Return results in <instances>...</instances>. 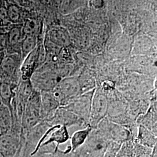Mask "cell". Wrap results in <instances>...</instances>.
<instances>
[{"label":"cell","instance_id":"obj_1","mask_svg":"<svg viewBox=\"0 0 157 157\" xmlns=\"http://www.w3.org/2000/svg\"><path fill=\"white\" fill-rule=\"evenodd\" d=\"M136 124H121L113 122L107 117L103 119L95 129L108 141L123 143L135 139L137 135L135 132Z\"/></svg>","mask_w":157,"mask_h":157},{"label":"cell","instance_id":"obj_2","mask_svg":"<svg viewBox=\"0 0 157 157\" xmlns=\"http://www.w3.org/2000/svg\"><path fill=\"white\" fill-rule=\"evenodd\" d=\"M109 142L97 129H93L84 143L71 152L76 157H101Z\"/></svg>","mask_w":157,"mask_h":157},{"label":"cell","instance_id":"obj_3","mask_svg":"<svg viewBox=\"0 0 157 157\" xmlns=\"http://www.w3.org/2000/svg\"><path fill=\"white\" fill-rule=\"evenodd\" d=\"M41 121L40 93L33 89L23 113L21 132L28 130Z\"/></svg>","mask_w":157,"mask_h":157},{"label":"cell","instance_id":"obj_4","mask_svg":"<svg viewBox=\"0 0 157 157\" xmlns=\"http://www.w3.org/2000/svg\"><path fill=\"white\" fill-rule=\"evenodd\" d=\"M62 78L58 70L50 67L37 70L30 80L34 90L41 92L52 91Z\"/></svg>","mask_w":157,"mask_h":157},{"label":"cell","instance_id":"obj_5","mask_svg":"<svg viewBox=\"0 0 157 157\" xmlns=\"http://www.w3.org/2000/svg\"><path fill=\"white\" fill-rule=\"evenodd\" d=\"M51 91L59 102L61 106L66 105L82 94L78 79L72 76L62 78Z\"/></svg>","mask_w":157,"mask_h":157},{"label":"cell","instance_id":"obj_6","mask_svg":"<svg viewBox=\"0 0 157 157\" xmlns=\"http://www.w3.org/2000/svg\"><path fill=\"white\" fill-rule=\"evenodd\" d=\"M109 105L108 96L101 89L95 88L92 97L89 125L95 129L101 121L107 117Z\"/></svg>","mask_w":157,"mask_h":157},{"label":"cell","instance_id":"obj_7","mask_svg":"<svg viewBox=\"0 0 157 157\" xmlns=\"http://www.w3.org/2000/svg\"><path fill=\"white\" fill-rule=\"evenodd\" d=\"M95 89L78 95L66 105L61 107L73 112L89 124L91 100Z\"/></svg>","mask_w":157,"mask_h":157},{"label":"cell","instance_id":"obj_8","mask_svg":"<svg viewBox=\"0 0 157 157\" xmlns=\"http://www.w3.org/2000/svg\"><path fill=\"white\" fill-rule=\"evenodd\" d=\"M46 122L51 126L59 125L67 128L76 126L84 128L89 125L78 116L63 107H59L53 116Z\"/></svg>","mask_w":157,"mask_h":157},{"label":"cell","instance_id":"obj_9","mask_svg":"<svg viewBox=\"0 0 157 157\" xmlns=\"http://www.w3.org/2000/svg\"><path fill=\"white\" fill-rule=\"evenodd\" d=\"M21 132L11 129L0 134V154L3 157H15L20 144Z\"/></svg>","mask_w":157,"mask_h":157},{"label":"cell","instance_id":"obj_10","mask_svg":"<svg viewBox=\"0 0 157 157\" xmlns=\"http://www.w3.org/2000/svg\"><path fill=\"white\" fill-rule=\"evenodd\" d=\"M21 58L22 56L20 54H6L0 66V71L2 72L0 78L2 80L1 82L10 83L9 81H11L10 83L12 86V78L16 74Z\"/></svg>","mask_w":157,"mask_h":157},{"label":"cell","instance_id":"obj_11","mask_svg":"<svg viewBox=\"0 0 157 157\" xmlns=\"http://www.w3.org/2000/svg\"><path fill=\"white\" fill-rule=\"evenodd\" d=\"M41 117L42 121H48L56 109L61 107L60 103L52 91H41Z\"/></svg>","mask_w":157,"mask_h":157},{"label":"cell","instance_id":"obj_12","mask_svg":"<svg viewBox=\"0 0 157 157\" xmlns=\"http://www.w3.org/2000/svg\"><path fill=\"white\" fill-rule=\"evenodd\" d=\"M48 39L62 48L67 47L71 43V38L68 32L61 26L51 29L48 33Z\"/></svg>","mask_w":157,"mask_h":157},{"label":"cell","instance_id":"obj_13","mask_svg":"<svg viewBox=\"0 0 157 157\" xmlns=\"http://www.w3.org/2000/svg\"><path fill=\"white\" fill-rule=\"evenodd\" d=\"M135 141L141 145L154 148L157 146V135L144 126L138 125Z\"/></svg>","mask_w":157,"mask_h":157},{"label":"cell","instance_id":"obj_14","mask_svg":"<svg viewBox=\"0 0 157 157\" xmlns=\"http://www.w3.org/2000/svg\"><path fill=\"white\" fill-rule=\"evenodd\" d=\"M13 123L10 109L4 104L0 105V134L4 133L11 129Z\"/></svg>","mask_w":157,"mask_h":157},{"label":"cell","instance_id":"obj_15","mask_svg":"<svg viewBox=\"0 0 157 157\" xmlns=\"http://www.w3.org/2000/svg\"><path fill=\"white\" fill-rule=\"evenodd\" d=\"M92 129L90 125H88L86 128L79 129L73 133L72 136L70 137L71 152L75 151L84 143Z\"/></svg>","mask_w":157,"mask_h":157},{"label":"cell","instance_id":"obj_16","mask_svg":"<svg viewBox=\"0 0 157 157\" xmlns=\"http://www.w3.org/2000/svg\"><path fill=\"white\" fill-rule=\"evenodd\" d=\"M0 95L2 104L8 107L12 114V101L15 95L13 87L11 84L1 82L0 83ZM13 117V116H12Z\"/></svg>","mask_w":157,"mask_h":157},{"label":"cell","instance_id":"obj_17","mask_svg":"<svg viewBox=\"0 0 157 157\" xmlns=\"http://www.w3.org/2000/svg\"><path fill=\"white\" fill-rule=\"evenodd\" d=\"M37 45V37L34 35H26L21 44L22 58L24 59Z\"/></svg>","mask_w":157,"mask_h":157},{"label":"cell","instance_id":"obj_18","mask_svg":"<svg viewBox=\"0 0 157 157\" xmlns=\"http://www.w3.org/2000/svg\"><path fill=\"white\" fill-rule=\"evenodd\" d=\"M9 21L11 24L22 23V12L19 6L15 3H9L6 6Z\"/></svg>","mask_w":157,"mask_h":157},{"label":"cell","instance_id":"obj_19","mask_svg":"<svg viewBox=\"0 0 157 157\" xmlns=\"http://www.w3.org/2000/svg\"><path fill=\"white\" fill-rule=\"evenodd\" d=\"M82 0H61L60 2L61 11L67 13L75 10L81 4Z\"/></svg>","mask_w":157,"mask_h":157},{"label":"cell","instance_id":"obj_20","mask_svg":"<svg viewBox=\"0 0 157 157\" xmlns=\"http://www.w3.org/2000/svg\"><path fill=\"white\" fill-rule=\"evenodd\" d=\"M23 31L25 36L34 35L37 36L38 32V25L36 22L32 19H27L22 23Z\"/></svg>","mask_w":157,"mask_h":157},{"label":"cell","instance_id":"obj_21","mask_svg":"<svg viewBox=\"0 0 157 157\" xmlns=\"http://www.w3.org/2000/svg\"><path fill=\"white\" fill-rule=\"evenodd\" d=\"M54 157H76L71 152V147L70 145L67 146L64 151L61 150L58 148L54 152Z\"/></svg>","mask_w":157,"mask_h":157},{"label":"cell","instance_id":"obj_22","mask_svg":"<svg viewBox=\"0 0 157 157\" xmlns=\"http://www.w3.org/2000/svg\"><path fill=\"white\" fill-rule=\"evenodd\" d=\"M8 45V33L0 32V52L6 51Z\"/></svg>","mask_w":157,"mask_h":157},{"label":"cell","instance_id":"obj_23","mask_svg":"<svg viewBox=\"0 0 157 157\" xmlns=\"http://www.w3.org/2000/svg\"><path fill=\"white\" fill-rule=\"evenodd\" d=\"M88 2L91 7L95 10H99L103 7L104 0H88Z\"/></svg>","mask_w":157,"mask_h":157},{"label":"cell","instance_id":"obj_24","mask_svg":"<svg viewBox=\"0 0 157 157\" xmlns=\"http://www.w3.org/2000/svg\"><path fill=\"white\" fill-rule=\"evenodd\" d=\"M28 157H54V155L52 154H45V153L37 152L33 155L29 156Z\"/></svg>","mask_w":157,"mask_h":157},{"label":"cell","instance_id":"obj_25","mask_svg":"<svg viewBox=\"0 0 157 157\" xmlns=\"http://www.w3.org/2000/svg\"><path fill=\"white\" fill-rule=\"evenodd\" d=\"M41 3L47 6H52L56 3V0H40Z\"/></svg>","mask_w":157,"mask_h":157},{"label":"cell","instance_id":"obj_26","mask_svg":"<svg viewBox=\"0 0 157 157\" xmlns=\"http://www.w3.org/2000/svg\"><path fill=\"white\" fill-rule=\"evenodd\" d=\"M6 51H2V52H0V66L2 63V62L4 58V57L6 56Z\"/></svg>","mask_w":157,"mask_h":157},{"label":"cell","instance_id":"obj_27","mask_svg":"<svg viewBox=\"0 0 157 157\" xmlns=\"http://www.w3.org/2000/svg\"><path fill=\"white\" fill-rule=\"evenodd\" d=\"M1 104H2V100H1V95H0V105H1Z\"/></svg>","mask_w":157,"mask_h":157},{"label":"cell","instance_id":"obj_28","mask_svg":"<svg viewBox=\"0 0 157 157\" xmlns=\"http://www.w3.org/2000/svg\"><path fill=\"white\" fill-rule=\"evenodd\" d=\"M0 157H3L2 156V155L0 154Z\"/></svg>","mask_w":157,"mask_h":157}]
</instances>
